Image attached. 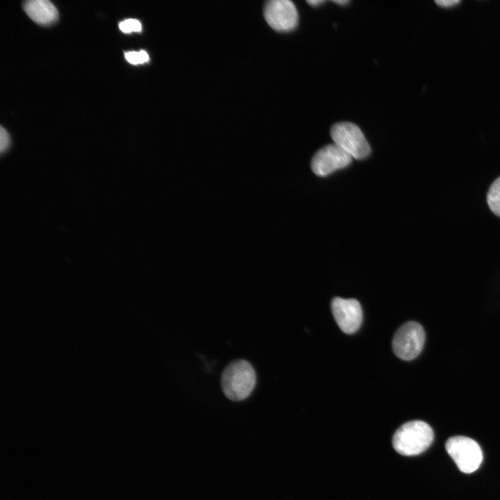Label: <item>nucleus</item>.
<instances>
[{"label": "nucleus", "mask_w": 500, "mask_h": 500, "mask_svg": "<svg viewBox=\"0 0 500 500\" xmlns=\"http://www.w3.org/2000/svg\"><path fill=\"white\" fill-rule=\"evenodd\" d=\"M256 383V372L246 360H235L229 363L221 376L224 394L232 401H242L253 390Z\"/></svg>", "instance_id": "nucleus-1"}, {"label": "nucleus", "mask_w": 500, "mask_h": 500, "mask_svg": "<svg viewBox=\"0 0 500 500\" xmlns=\"http://www.w3.org/2000/svg\"><path fill=\"white\" fill-rule=\"evenodd\" d=\"M434 438L433 431L425 422L413 420L403 424L394 433V450L403 456H415L427 449Z\"/></svg>", "instance_id": "nucleus-2"}, {"label": "nucleus", "mask_w": 500, "mask_h": 500, "mask_svg": "<svg viewBox=\"0 0 500 500\" xmlns=\"http://www.w3.org/2000/svg\"><path fill=\"white\" fill-rule=\"evenodd\" d=\"M445 448L458 469L463 473L476 471L483 460V452L479 444L473 439L465 436L449 438Z\"/></svg>", "instance_id": "nucleus-3"}, {"label": "nucleus", "mask_w": 500, "mask_h": 500, "mask_svg": "<svg viewBox=\"0 0 500 500\" xmlns=\"http://www.w3.org/2000/svg\"><path fill=\"white\" fill-rule=\"evenodd\" d=\"M331 136L334 144L352 158L360 160L370 153L369 144L362 132L351 122H342L334 124L331 128Z\"/></svg>", "instance_id": "nucleus-4"}, {"label": "nucleus", "mask_w": 500, "mask_h": 500, "mask_svg": "<svg viewBox=\"0 0 500 500\" xmlns=\"http://www.w3.org/2000/svg\"><path fill=\"white\" fill-rule=\"evenodd\" d=\"M424 342L423 327L419 323L411 321L403 324L395 333L392 349L401 360H411L421 353Z\"/></svg>", "instance_id": "nucleus-5"}, {"label": "nucleus", "mask_w": 500, "mask_h": 500, "mask_svg": "<svg viewBox=\"0 0 500 500\" xmlns=\"http://www.w3.org/2000/svg\"><path fill=\"white\" fill-rule=\"evenodd\" d=\"M352 157L335 144L318 150L311 160V169L319 176H325L348 166Z\"/></svg>", "instance_id": "nucleus-6"}, {"label": "nucleus", "mask_w": 500, "mask_h": 500, "mask_svg": "<svg viewBox=\"0 0 500 500\" xmlns=\"http://www.w3.org/2000/svg\"><path fill=\"white\" fill-rule=\"evenodd\" d=\"M264 17L276 31H289L297 25L299 17L294 4L289 0H272L264 8Z\"/></svg>", "instance_id": "nucleus-7"}, {"label": "nucleus", "mask_w": 500, "mask_h": 500, "mask_svg": "<svg viewBox=\"0 0 500 500\" xmlns=\"http://www.w3.org/2000/svg\"><path fill=\"white\" fill-rule=\"evenodd\" d=\"M331 310L337 324L344 333L351 334L360 328L362 311L356 299L335 297L331 302Z\"/></svg>", "instance_id": "nucleus-8"}, {"label": "nucleus", "mask_w": 500, "mask_h": 500, "mask_svg": "<svg viewBox=\"0 0 500 500\" xmlns=\"http://www.w3.org/2000/svg\"><path fill=\"white\" fill-rule=\"evenodd\" d=\"M28 16L35 23L47 25L55 22L58 12L55 6L48 0H31L24 5Z\"/></svg>", "instance_id": "nucleus-9"}, {"label": "nucleus", "mask_w": 500, "mask_h": 500, "mask_svg": "<svg viewBox=\"0 0 500 500\" xmlns=\"http://www.w3.org/2000/svg\"><path fill=\"white\" fill-rule=\"evenodd\" d=\"M487 202L493 213L500 217V176L490 185L487 194Z\"/></svg>", "instance_id": "nucleus-10"}, {"label": "nucleus", "mask_w": 500, "mask_h": 500, "mask_svg": "<svg viewBox=\"0 0 500 500\" xmlns=\"http://www.w3.org/2000/svg\"><path fill=\"white\" fill-rule=\"evenodd\" d=\"M125 58L129 63L133 65L144 63L149 59L148 53L143 50L126 52Z\"/></svg>", "instance_id": "nucleus-11"}, {"label": "nucleus", "mask_w": 500, "mask_h": 500, "mask_svg": "<svg viewBox=\"0 0 500 500\" xmlns=\"http://www.w3.org/2000/svg\"><path fill=\"white\" fill-rule=\"evenodd\" d=\"M119 27L120 30L125 33L140 32L142 29L141 23L138 20L134 19H128L121 22L119 24Z\"/></svg>", "instance_id": "nucleus-12"}, {"label": "nucleus", "mask_w": 500, "mask_h": 500, "mask_svg": "<svg viewBox=\"0 0 500 500\" xmlns=\"http://www.w3.org/2000/svg\"><path fill=\"white\" fill-rule=\"evenodd\" d=\"M10 137L7 131L1 126L0 128V150L3 153L9 146Z\"/></svg>", "instance_id": "nucleus-13"}, {"label": "nucleus", "mask_w": 500, "mask_h": 500, "mask_svg": "<svg viewBox=\"0 0 500 500\" xmlns=\"http://www.w3.org/2000/svg\"><path fill=\"white\" fill-rule=\"evenodd\" d=\"M435 3L442 7H450L460 3L458 0H444V1H435Z\"/></svg>", "instance_id": "nucleus-14"}, {"label": "nucleus", "mask_w": 500, "mask_h": 500, "mask_svg": "<svg viewBox=\"0 0 500 500\" xmlns=\"http://www.w3.org/2000/svg\"><path fill=\"white\" fill-rule=\"evenodd\" d=\"M307 2H308L310 5H312V6H316V5H317V6L318 4L324 2V1H322V0H310V1H307Z\"/></svg>", "instance_id": "nucleus-15"}, {"label": "nucleus", "mask_w": 500, "mask_h": 500, "mask_svg": "<svg viewBox=\"0 0 500 500\" xmlns=\"http://www.w3.org/2000/svg\"><path fill=\"white\" fill-rule=\"evenodd\" d=\"M333 1L335 3L340 4V5H344V4L349 3V1H347V0H335Z\"/></svg>", "instance_id": "nucleus-16"}]
</instances>
